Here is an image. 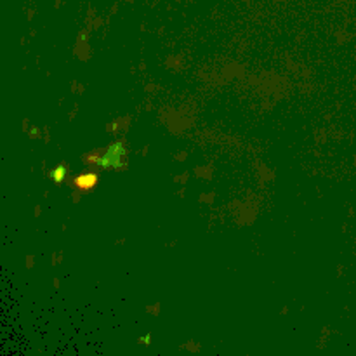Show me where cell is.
I'll use <instances>...</instances> for the list:
<instances>
[{
	"instance_id": "cell-1",
	"label": "cell",
	"mask_w": 356,
	"mask_h": 356,
	"mask_svg": "<svg viewBox=\"0 0 356 356\" xmlns=\"http://www.w3.org/2000/svg\"><path fill=\"white\" fill-rule=\"evenodd\" d=\"M125 148H124V143H113V145L110 146V148L106 149V153H104L103 156H97L96 162L97 165L104 167V169H110V167H113V169H120V167H124V159H125Z\"/></svg>"
},
{
	"instance_id": "cell-2",
	"label": "cell",
	"mask_w": 356,
	"mask_h": 356,
	"mask_svg": "<svg viewBox=\"0 0 356 356\" xmlns=\"http://www.w3.org/2000/svg\"><path fill=\"white\" fill-rule=\"evenodd\" d=\"M97 176L96 174H82L75 179V184L80 188V190H90V188L96 186Z\"/></svg>"
},
{
	"instance_id": "cell-3",
	"label": "cell",
	"mask_w": 356,
	"mask_h": 356,
	"mask_svg": "<svg viewBox=\"0 0 356 356\" xmlns=\"http://www.w3.org/2000/svg\"><path fill=\"white\" fill-rule=\"evenodd\" d=\"M65 176H66V167L65 165L56 167V169L51 172V179L56 181V183H59V181L65 179Z\"/></svg>"
}]
</instances>
